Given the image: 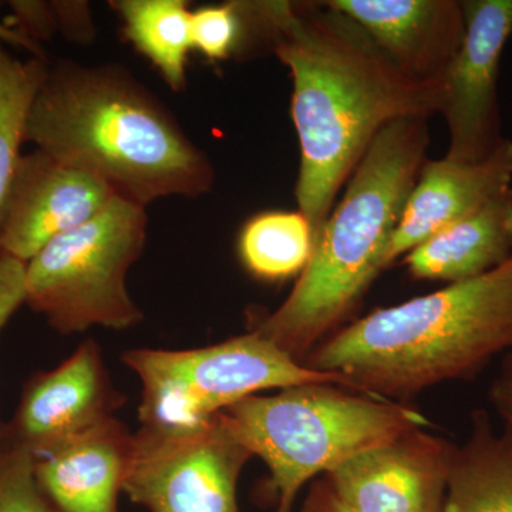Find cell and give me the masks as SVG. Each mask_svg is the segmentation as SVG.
Segmentation results:
<instances>
[{
    "label": "cell",
    "mask_w": 512,
    "mask_h": 512,
    "mask_svg": "<svg viewBox=\"0 0 512 512\" xmlns=\"http://www.w3.org/2000/svg\"><path fill=\"white\" fill-rule=\"evenodd\" d=\"M262 42L288 67L301 147L298 210L315 238L377 134L440 114L443 83L404 76L365 30L323 2H249Z\"/></svg>",
    "instance_id": "obj_1"
},
{
    "label": "cell",
    "mask_w": 512,
    "mask_h": 512,
    "mask_svg": "<svg viewBox=\"0 0 512 512\" xmlns=\"http://www.w3.org/2000/svg\"><path fill=\"white\" fill-rule=\"evenodd\" d=\"M26 143L141 207L161 198L201 197L214 187L207 154L119 64L49 62Z\"/></svg>",
    "instance_id": "obj_2"
},
{
    "label": "cell",
    "mask_w": 512,
    "mask_h": 512,
    "mask_svg": "<svg viewBox=\"0 0 512 512\" xmlns=\"http://www.w3.org/2000/svg\"><path fill=\"white\" fill-rule=\"evenodd\" d=\"M512 352V255L485 274L377 309L343 326L303 365L353 392L412 402L439 384L474 380Z\"/></svg>",
    "instance_id": "obj_3"
},
{
    "label": "cell",
    "mask_w": 512,
    "mask_h": 512,
    "mask_svg": "<svg viewBox=\"0 0 512 512\" xmlns=\"http://www.w3.org/2000/svg\"><path fill=\"white\" fill-rule=\"evenodd\" d=\"M427 121H394L377 134L319 229L292 292L252 329L296 362L343 328L382 272L384 249L427 161Z\"/></svg>",
    "instance_id": "obj_4"
},
{
    "label": "cell",
    "mask_w": 512,
    "mask_h": 512,
    "mask_svg": "<svg viewBox=\"0 0 512 512\" xmlns=\"http://www.w3.org/2000/svg\"><path fill=\"white\" fill-rule=\"evenodd\" d=\"M232 437L269 470L274 512H293L306 484L357 454L430 420L410 404L329 383L305 384L272 396L247 397L218 413Z\"/></svg>",
    "instance_id": "obj_5"
},
{
    "label": "cell",
    "mask_w": 512,
    "mask_h": 512,
    "mask_svg": "<svg viewBox=\"0 0 512 512\" xmlns=\"http://www.w3.org/2000/svg\"><path fill=\"white\" fill-rule=\"evenodd\" d=\"M147 228L146 207L111 198L26 264V305L62 335L138 325L144 313L128 292L127 275L146 248Z\"/></svg>",
    "instance_id": "obj_6"
},
{
    "label": "cell",
    "mask_w": 512,
    "mask_h": 512,
    "mask_svg": "<svg viewBox=\"0 0 512 512\" xmlns=\"http://www.w3.org/2000/svg\"><path fill=\"white\" fill-rule=\"evenodd\" d=\"M121 362L143 386L141 427L156 430L197 429L265 390L316 383L349 389L345 377L309 369L255 330L200 349H131Z\"/></svg>",
    "instance_id": "obj_7"
},
{
    "label": "cell",
    "mask_w": 512,
    "mask_h": 512,
    "mask_svg": "<svg viewBox=\"0 0 512 512\" xmlns=\"http://www.w3.org/2000/svg\"><path fill=\"white\" fill-rule=\"evenodd\" d=\"M251 458L218 414L192 430L141 427L123 493L148 512H239L238 481Z\"/></svg>",
    "instance_id": "obj_8"
},
{
    "label": "cell",
    "mask_w": 512,
    "mask_h": 512,
    "mask_svg": "<svg viewBox=\"0 0 512 512\" xmlns=\"http://www.w3.org/2000/svg\"><path fill=\"white\" fill-rule=\"evenodd\" d=\"M466 36L444 79L440 116L448 130L447 160L477 164L493 156L503 136L498 76L512 37V0H461Z\"/></svg>",
    "instance_id": "obj_9"
},
{
    "label": "cell",
    "mask_w": 512,
    "mask_h": 512,
    "mask_svg": "<svg viewBox=\"0 0 512 512\" xmlns=\"http://www.w3.org/2000/svg\"><path fill=\"white\" fill-rule=\"evenodd\" d=\"M124 403L100 346L87 339L55 369L30 377L6 426L16 443L37 458L113 419Z\"/></svg>",
    "instance_id": "obj_10"
},
{
    "label": "cell",
    "mask_w": 512,
    "mask_h": 512,
    "mask_svg": "<svg viewBox=\"0 0 512 512\" xmlns=\"http://www.w3.org/2000/svg\"><path fill=\"white\" fill-rule=\"evenodd\" d=\"M454 448L443 437L414 429L325 476L357 512H441Z\"/></svg>",
    "instance_id": "obj_11"
},
{
    "label": "cell",
    "mask_w": 512,
    "mask_h": 512,
    "mask_svg": "<svg viewBox=\"0 0 512 512\" xmlns=\"http://www.w3.org/2000/svg\"><path fill=\"white\" fill-rule=\"evenodd\" d=\"M116 197L100 181L36 150L20 158L0 211V254L28 264L52 239Z\"/></svg>",
    "instance_id": "obj_12"
},
{
    "label": "cell",
    "mask_w": 512,
    "mask_h": 512,
    "mask_svg": "<svg viewBox=\"0 0 512 512\" xmlns=\"http://www.w3.org/2000/svg\"><path fill=\"white\" fill-rule=\"evenodd\" d=\"M417 83H443L466 36L461 0H325Z\"/></svg>",
    "instance_id": "obj_13"
},
{
    "label": "cell",
    "mask_w": 512,
    "mask_h": 512,
    "mask_svg": "<svg viewBox=\"0 0 512 512\" xmlns=\"http://www.w3.org/2000/svg\"><path fill=\"white\" fill-rule=\"evenodd\" d=\"M512 187V141L477 164L427 160L382 256V271Z\"/></svg>",
    "instance_id": "obj_14"
},
{
    "label": "cell",
    "mask_w": 512,
    "mask_h": 512,
    "mask_svg": "<svg viewBox=\"0 0 512 512\" xmlns=\"http://www.w3.org/2000/svg\"><path fill=\"white\" fill-rule=\"evenodd\" d=\"M134 434L113 417L37 457V483L55 512H120Z\"/></svg>",
    "instance_id": "obj_15"
},
{
    "label": "cell",
    "mask_w": 512,
    "mask_h": 512,
    "mask_svg": "<svg viewBox=\"0 0 512 512\" xmlns=\"http://www.w3.org/2000/svg\"><path fill=\"white\" fill-rule=\"evenodd\" d=\"M512 255V187L480 210L448 225L403 258L416 281H468Z\"/></svg>",
    "instance_id": "obj_16"
},
{
    "label": "cell",
    "mask_w": 512,
    "mask_h": 512,
    "mask_svg": "<svg viewBox=\"0 0 512 512\" xmlns=\"http://www.w3.org/2000/svg\"><path fill=\"white\" fill-rule=\"evenodd\" d=\"M441 512H512V434L495 431L487 410L471 413L470 434L454 448Z\"/></svg>",
    "instance_id": "obj_17"
},
{
    "label": "cell",
    "mask_w": 512,
    "mask_h": 512,
    "mask_svg": "<svg viewBox=\"0 0 512 512\" xmlns=\"http://www.w3.org/2000/svg\"><path fill=\"white\" fill-rule=\"evenodd\" d=\"M185 0H116L128 42L153 64L164 82L183 92L187 86V56L192 49L191 10Z\"/></svg>",
    "instance_id": "obj_18"
},
{
    "label": "cell",
    "mask_w": 512,
    "mask_h": 512,
    "mask_svg": "<svg viewBox=\"0 0 512 512\" xmlns=\"http://www.w3.org/2000/svg\"><path fill=\"white\" fill-rule=\"evenodd\" d=\"M315 231L301 211H266L241 229L238 254L256 279L279 282L299 276L311 261Z\"/></svg>",
    "instance_id": "obj_19"
},
{
    "label": "cell",
    "mask_w": 512,
    "mask_h": 512,
    "mask_svg": "<svg viewBox=\"0 0 512 512\" xmlns=\"http://www.w3.org/2000/svg\"><path fill=\"white\" fill-rule=\"evenodd\" d=\"M49 62L20 60L0 43V211L23 156L30 110Z\"/></svg>",
    "instance_id": "obj_20"
},
{
    "label": "cell",
    "mask_w": 512,
    "mask_h": 512,
    "mask_svg": "<svg viewBox=\"0 0 512 512\" xmlns=\"http://www.w3.org/2000/svg\"><path fill=\"white\" fill-rule=\"evenodd\" d=\"M192 49L210 62L234 59L258 40L247 2L202 6L191 12Z\"/></svg>",
    "instance_id": "obj_21"
},
{
    "label": "cell",
    "mask_w": 512,
    "mask_h": 512,
    "mask_svg": "<svg viewBox=\"0 0 512 512\" xmlns=\"http://www.w3.org/2000/svg\"><path fill=\"white\" fill-rule=\"evenodd\" d=\"M35 464L0 421V512H55L37 483Z\"/></svg>",
    "instance_id": "obj_22"
},
{
    "label": "cell",
    "mask_w": 512,
    "mask_h": 512,
    "mask_svg": "<svg viewBox=\"0 0 512 512\" xmlns=\"http://www.w3.org/2000/svg\"><path fill=\"white\" fill-rule=\"evenodd\" d=\"M9 8L12 10L10 26L37 45H42L59 32L52 2L13 0L9 2Z\"/></svg>",
    "instance_id": "obj_23"
},
{
    "label": "cell",
    "mask_w": 512,
    "mask_h": 512,
    "mask_svg": "<svg viewBox=\"0 0 512 512\" xmlns=\"http://www.w3.org/2000/svg\"><path fill=\"white\" fill-rule=\"evenodd\" d=\"M26 264L0 254V330L25 303Z\"/></svg>",
    "instance_id": "obj_24"
},
{
    "label": "cell",
    "mask_w": 512,
    "mask_h": 512,
    "mask_svg": "<svg viewBox=\"0 0 512 512\" xmlns=\"http://www.w3.org/2000/svg\"><path fill=\"white\" fill-rule=\"evenodd\" d=\"M59 32L67 39L79 43H90L94 37V26L89 3L52 2Z\"/></svg>",
    "instance_id": "obj_25"
},
{
    "label": "cell",
    "mask_w": 512,
    "mask_h": 512,
    "mask_svg": "<svg viewBox=\"0 0 512 512\" xmlns=\"http://www.w3.org/2000/svg\"><path fill=\"white\" fill-rule=\"evenodd\" d=\"M491 406L504 423V429L512 434V352L501 359L500 370L488 390Z\"/></svg>",
    "instance_id": "obj_26"
},
{
    "label": "cell",
    "mask_w": 512,
    "mask_h": 512,
    "mask_svg": "<svg viewBox=\"0 0 512 512\" xmlns=\"http://www.w3.org/2000/svg\"><path fill=\"white\" fill-rule=\"evenodd\" d=\"M299 512H357L333 488L329 478L320 476L309 484Z\"/></svg>",
    "instance_id": "obj_27"
},
{
    "label": "cell",
    "mask_w": 512,
    "mask_h": 512,
    "mask_svg": "<svg viewBox=\"0 0 512 512\" xmlns=\"http://www.w3.org/2000/svg\"><path fill=\"white\" fill-rule=\"evenodd\" d=\"M0 43L5 46L16 47V49H23L30 53V56L37 57V59H49L45 49L42 45L29 40L28 37L19 33L18 30L13 29L8 23L0 20Z\"/></svg>",
    "instance_id": "obj_28"
}]
</instances>
